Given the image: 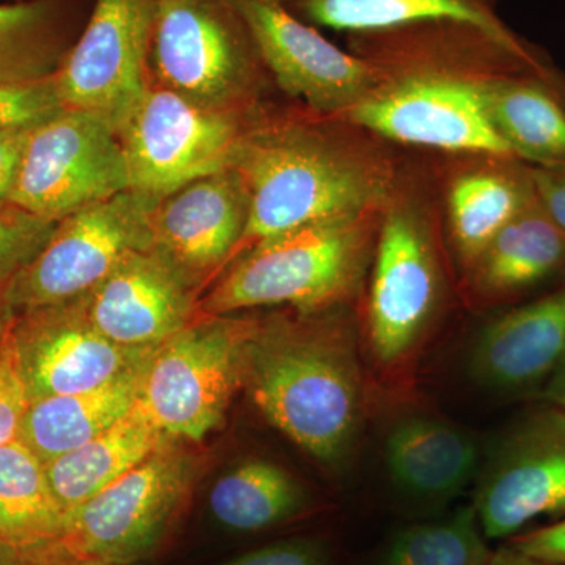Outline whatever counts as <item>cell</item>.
Instances as JSON below:
<instances>
[{
  "label": "cell",
  "instance_id": "cell-1",
  "mask_svg": "<svg viewBox=\"0 0 565 565\" xmlns=\"http://www.w3.org/2000/svg\"><path fill=\"white\" fill-rule=\"evenodd\" d=\"M348 44L373 63L379 82L344 120L382 141L452 154L516 159L490 120V87L552 65L519 33L462 20L356 33Z\"/></svg>",
  "mask_w": 565,
  "mask_h": 565
},
{
  "label": "cell",
  "instance_id": "cell-2",
  "mask_svg": "<svg viewBox=\"0 0 565 565\" xmlns=\"http://www.w3.org/2000/svg\"><path fill=\"white\" fill-rule=\"evenodd\" d=\"M303 110L259 106L241 134L230 169L250 200L243 252L307 223L382 210L399 180L382 140Z\"/></svg>",
  "mask_w": 565,
  "mask_h": 565
},
{
  "label": "cell",
  "instance_id": "cell-3",
  "mask_svg": "<svg viewBox=\"0 0 565 565\" xmlns=\"http://www.w3.org/2000/svg\"><path fill=\"white\" fill-rule=\"evenodd\" d=\"M344 308L300 313V322H255L245 356V382L267 422L333 467L352 455L364 404L355 327Z\"/></svg>",
  "mask_w": 565,
  "mask_h": 565
},
{
  "label": "cell",
  "instance_id": "cell-4",
  "mask_svg": "<svg viewBox=\"0 0 565 565\" xmlns=\"http://www.w3.org/2000/svg\"><path fill=\"white\" fill-rule=\"evenodd\" d=\"M382 210L307 223L250 245L207 294L203 313L344 308L370 274Z\"/></svg>",
  "mask_w": 565,
  "mask_h": 565
},
{
  "label": "cell",
  "instance_id": "cell-5",
  "mask_svg": "<svg viewBox=\"0 0 565 565\" xmlns=\"http://www.w3.org/2000/svg\"><path fill=\"white\" fill-rule=\"evenodd\" d=\"M148 77L212 110L250 114L269 82L230 0H154Z\"/></svg>",
  "mask_w": 565,
  "mask_h": 565
},
{
  "label": "cell",
  "instance_id": "cell-6",
  "mask_svg": "<svg viewBox=\"0 0 565 565\" xmlns=\"http://www.w3.org/2000/svg\"><path fill=\"white\" fill-rule=\"evenodd\" d=\"M429 203L399 177L382 210L366 297L371 353L390 367L422 343L444 297Z\"/></svg>",
  "mask_w": 565,
  "mask_h": 565
},
{
  "label": "cell",
  "instance_id": "cell-7",
  "mask_svg": "<svg viewBox=\"0 0 565 565\" xmlns=\"http://www.w3.org/2000/svg\"><path fill=\"white\" fill-rule=\"evenodd\" d=\"M253 329L252 321L211 316L151 352L137 403L167 437L200 444L221 426L245 382Z\"/></svg>",
  "mask_w": 565,
  "mask_h": 565
},
{
  "label": "cell",
  "instance_id": "cell-8",
  "mask_svg": "<svg viewBox=\"0 0 565 565\" xmlns=\"http://www.w3.org/2000/svg\"><path fill=\"white\" fill-rule=\"evenodd\" d=\"M154 200L125 191L66 215L31 263L7 281L3 300L21 311L74 302L137 250H151Z\"/></svg>",
  "mask_w": 565,
  "mask_h": 565
},
{
  "label": "cell",
  "instance_id": "cell-9",
  "mask_svg": "<svg viewBox=\"0 0 565 565\" xmlns=\"http://www.w3.org/2000/svg\"><path fill=\"white\" fill-rule=\"evenodd\" d=\"M253 111L207 109L150 82L117 129L129 189L159 202L189 182L230 169Z\"/></svg>",
  "mask_w": 565,
  "mask_h": 565
},
{
  "label": "cell",
  "instance_id": "cell-10",
  "mask_svg": "<svg viewBox=\"0 0 565 565\" xmlns=\"http://www.w3.org/2000/svg\"><path fill=\"white\" fill-rule=\"evenodd\" d=\"M193 460L167 444L66 516L62 542L104 565H136L172 531L192 484Z\"/></svg>",
  "mask_w": 565,
  "mask_h": 565
},
{
  "label": "cell",
  "instance_id": "cell-11",
  "mask_svg": "<svg viewBox=\"0 0 565 565\" xmlns=\"http://www.w3.org/2000/svg\"><path fill=\"white\" fill-rule=\"evenodd\" d=\"M129 191L128 167L114 126L62 109L32 129L10 202L52 222Z\"/></svg>",
  "mask_w": 565,
  "mask_h": 565
},
{
  "label": "cell",
  "instance_id": "cell-12",
  "mask_svg": "<svg viewBox=\"0 0 565 565\" xmlns=\"http://www.w3.org/2000/svg\"><path fill=\"white\" fill-rule=\"evenodd\" d=\"M243 18L267 76L305 109L344 118L373 92L377 68L341 50L280 0H230Z\"/></svg>",
  "mask_w": 565,
  "mask_h": 565
},
{
  "label": "cell",
  "instance_id": "cell-13",
  "mask_svg": "<svg viewBox=\"0 0 565 565\" xmlns=\"http://www.w3.org/2000/svg\"><path fill=\"white\" fill-rule=\"evenodd\" d=\"M475 511L489 539H512L539 516L565 514V411L527 412L504 430L479 470Z\"/></svg>",
  "mask_w": 565,
  "mask_h": 565
},
{
  "label": "cell",
  "instance_id": "cell-14",
  "mask_svg": "<svg viewBox=\"0 0 565 565\" xmlns=\"http://www.w3.org/2000/svg\"><path fill=\"white\" fill-rule=\"evenodd\" d=\"M152 7L154 0H93L79 36L54 74L63 109L120 128L150 85Z\"/></svg>",
  "mask_w": 565,
  "mask_h": 565
},
{
  "label": "cell",
  "instance_id": "cell-15",
  "mask_svg": "<svg viewBox=\"0 0 565 565\" xmlns=\"http://www.w3.org/2000/svg\"><path fill=\"white\" fill-rule=\"evenodd\" d=\"M9 327L31 401L99 388L156 349L111 343L85 318L79 300L22 311Z\"/></svg>",
  "mask_w": 565,
  "mask_h": 565
},
{
  "label": "cell",
  "instance_id": "cell-16",
  "mask_svg": "<svg viewBox=\"0 0 565 565\" xmlns=\"http://www.w3.org/2000/svg\"><path fill=\"white\" fill-rule=\"evenodd\" d=\"M248 217L250 200L239 174H207L156 203L152 250L193 282L241 250Z\"/></svg>",
  "mask_w": 565,
  "mask_h": 565
},
{
  "label": "cell",
  "instance_id": "cell-17",
  "mask_svg": "<svg viewBox=\"0 0 565 565\" xmlns=\"http://www.w3.org/2000/svg\"><path fill=\"white\" fill-rule=\"evenodd\" d=\"M191 285L152 248L137 250L79 302L88 322L111 343L154 349L191 323Z\"/></svg>",
  "mask_w": 565,
  "mask_h": 565
},
{
  "label": "cell",
  "instance_id": "cell-18",
  "mask_svg": "<svg viewBox=\"0 0 565 565\" xmlns=\"http://www.w3.org/2000/svg\"><path fill=\"white\" fill-rule=\"evenodd\" d=\"M565 362V281L520 302L482 327L470 371L493 392H539Z\"/></svg>",
  "mask_w": 565,
  "mask_h": 565
},
{
  "label": "cell",
  "instance_id": "cell-19",
  "mask_svg": "<svg viewBox=\"0 0 565 565\" xmlns=\"http://www.w3.org/2000/svg\"><path fill=\"white\" fill-rule=\"evenodd\" d=\"M386 470L404 497L444 504L479 473L482 452L473 435L429 415H411L393 424L384 445Z\"/></svg>",
  "mask_w": 565,
  "mask_h": 565
},
{
  "label": "cell",
  "instance_id": "cell-20",
  "mask_svg": "<svg viewBox=\"0 0 565 565\" xmlns=\"http://www.w3.org/2000/svg\"><path fill=\"white\" fill-rule=\"evenodd\" d=\"M471 288L490 305L514 303L565 281V233L534 200L516 214L468 270Z\"/></svg>",
  "mask_w": 565,
  "mask_h": 565
},
{
  "label": "cell",
  "instance_id": "cell-21",
  "mask_svg": "<svg viewBox=\"0 0 565 565\" xmlns=\"http://www.w3.org/2000/svg\"><path fill=\"white\" fill-rule=\"evenodd\" d=\"M534 200L527 163L481 156V162L457 170L445 191L449 243L470 270L490 241Z\"/></svg>",
  "mask_w": 565,
  "mask_h": 565
},
{
  "label": "cell",
  "instance_id": "cell-22",
  "mask_svg": "<svg viewBox=\"0 0 565 565\" xmlns=\"http://www.w3.org/2000/svg\"><path fill=\"white\" fill-rule=\"evenodd\" d=\"M489 115L519 161L565 169V76L553 63L494 81Z\"/></svg>",
  "mask_w": 565,
  "mask_h": 565
},
{
  "label": "cell",
  "instance_id": "cell-23",
  "mask_svg": "<svg viewBox=\"0 0 565 565\" xmlns=\"http://www.w3.org/2000/svg\"><path fill=\"white\" fill-rule=\"evenodd\" d=\"M169 440L136 403L109 429L44 463L52 492L65 516L154 455Z\"/></svg>",
  "mask_w": 565,
  "mask_h": 565
},
{
  "label": "cell",
  "instance_id": "cell-24",
  "mask_svg": "<svg viewBox=\"0 0 565 565\" xmlns=\"http://www.w3.org/2000/svg\"><path fill=\"white\" fill-rule=\"evenodd\" d=\"M145 363L99 388L31 401L18 440L43 463L87 444L136 405Z\"/></svg>",
  "mask_w": 565,
  "mask_h": 565
},
{
  "label": "cell",
  "instance_id": "cell-25",
  "mask_svg": "<svg viewBox=\"0 0 565 565\" xmlns=\"http://www.w3.org/2000/svg\"><path fill=\"white\" fill-rule=\"evenodd\" d=\"M93 0L0 3V85L47 79L84 28Z\"/></svg>",
  "mask_w": 565,
  "mask_h": 565
},
{
  "label": "cell",
  "instance_id": "cell-26",
  "mask_svg": "<svg viewBox=\"0 0 565 565\" xmlns=\"http://www.w3.org/2000/svg\"><path fill=\"white\" fill-rule=\"evenodd\" d=\"M299 20L319 29L356 35L430 20L475 22L512 33L500 14L501 0H280Z\"/></svg>",
  "mask_w": 565,
  "mask_h": 565
},
{
  "label": "cell",
  "instance_id": "cell-27",
  "mask_svg": "<svg viewBox=\"0 0 565 565\" xmlns=\"http://www.w3.org/2000/svg\"><path fill=\"white\" fill-rule=\"evenodd\" d=\"M218 525L233 533H262L303 515L310 500L280 465L252 459L223 475L210 493Z\"/></svg>",
  "mask_w": 565,
  "mask_h": 565
},
{
  "label": "cell",
  "instance_id": "cell-28",
  "mask_svg": "<svg viewBox=\"0 0 565 565\" xmlns=\"http://www.w3.org/2000/svg\"><path fill=\"white\" fill-rule=\"evenodd\" d=\"M65 520L39 457L20 440L0 446V544L57 541Z\"/></svg>",
  "mask_w": 565,
  "mask_h": 565
},
{
  "label": "cell",
  "instance_id": "cell-29",
  "mask_svg": "<svg viewBox=\"0 0 565 565\" xmlns=\"http://www.w3.org/2000/svg\"><path fill=\"white\" fill-rule=\"evenodd\" d=\"M473 504L445 519L414 523L393 535L379 565H487V544Z\"/></svg>",
  "mask_w": 565,
  "mask_h": 565
},
{
  "label": "cell",
  "instance_id": "cell-30",
  "mask_svg": "<svg viewBox=\"0 0 565 565\" xmlns=\"http://www.w3.org/2000/svg\"><path fill=\"white\" fill-rule=\"evenodd\" d=\"M57 223L22 210L18 204L0 203V282L9 281L35 258Z\"/></svg>",
  "mask_w": 565,
  "mask_h": 565
},
{
  "label": "cell",
  "instance_id": "cell-31",
  "mask_svg": "<svg viewBox=\"0 0 565 565\" xmlns=\"http://www.w3.org/2000/svg\"><path fill=\"white\" fill-rule=\"evenodd\" d=\"M62 109L54 76L0 85V132L39 125Z\"/></svg>",
  "mask_w": 565,
  "mask_h": 565
},
{
  "label": "cell",
  "instance_id": "cell-32",
  "mask_svg": "<svg viewBox=\"0 0 565 565\" xmlns=\"http://www.w3.org/2000/svg\"><path fill=\"white\" fill-rule=\"evenodd\" d=\"M31 404L22 377L10 327L0 333V446L20 438L22 422Z\"/></svg>",
  "mask_w": 565,
  "mask_h": 565
},
{
  "label": "cell",
  "instance_id": "cell-33",
  "mask_svg": "<svg viewBox=\"0 0 565 565\" xmlns=\"http://www.w3.org/2000/svg\"><path fill=\"white\" fill-rule=\"evenodd\" d=\"M226 565H330V552L316 539H288L252 550Z\"/></svg>",
  "mask_w": 565,
  "mask_h": 565
},
{
  "label": "cell",
  "instance_id": "cell-34",
  "mask_svg": "<svg viewBox=\"0 0 565 565\" xmlns=\"http://www.w3.org/2000/svg\"><path fill=\"white\" fill-rule=\"evenodd\" d=\"M0 565H104L73 555L61 541L0 544Z\"/></svg>",
  "mask_w": 565,
  "mask_h": 565
},
{
  "label": "cell",
  "instance_id": "cell-35",
  "mask_svg": "<svg viewBox=\"0 0 565 565\" xmlns=\"http://www.w3.org/2000/svg\"><path fill=\"white\" fill-rule=\"evenodd\" d=\"M509 545L527 556L548 563L565 564V519L550 526L516 534Z\"/></svg>",
  "mask_w": 565,
  "mask_h": 565
},
{
  "label": "cell",
  "instance_id": "cell-36",
  "mask_svg": "<svg viewBox=\"0 0 565 565\" xmlns=\"http://www.w3.org/2000/svg\"><path fill=\"white\" fill-rule=\"evenodd\" d=\"M530 170L535 200L565 233V169L530 166Z\"/></svg>",
  "mask_w": 565,
  "mask_h": 565
},
{
  "label": "cell",
  "instance_id": "cell-37",
  "mask_svg": "<svg viewBox=\"0 0 565 565\" xmlns=\"http://www.w3.org/2000/svg\"><path fill=\"white\" fill-rule=\"evenodd\" d=\"M35 126H24V128L0 132V203L10 202L22 152H24L25 145H28Z\"/></svg>",
  "mask_w": 565,
  "mask_h": 565
},
{
  "label": "cell",
  "instance_id": "cell-38",
  "mask_svg": "<svg viewBox=\"0 0 565 565\" xmlns=\"http://www.w3.org/2000/svg\"><path fill=\"white\" fill-rule=\"evenodd\" d=\"M487 565H565L548 563V561L537 559V557L527 556L525 553L519 552L514 546L505 545L503 548L493 552Z\"/></svg>",
  "mask_w": 565,
  "mask_h": 565
},
{
  "label": "cell",
  "instance_id": "cell-39",
  "mask_svg": "<svg viewBox=\"0 0 565 565\" xmlns=\"http://www.w3.org/2000/svg\"><path fill=\"white\" fill-rule=\"evenodd\" d=\"M539 397L546 404L556 405L565 411V362L548 379Z\"/></svg>",
  "mask_w": 565,
  "mask_h": 565
}]
</instances>
